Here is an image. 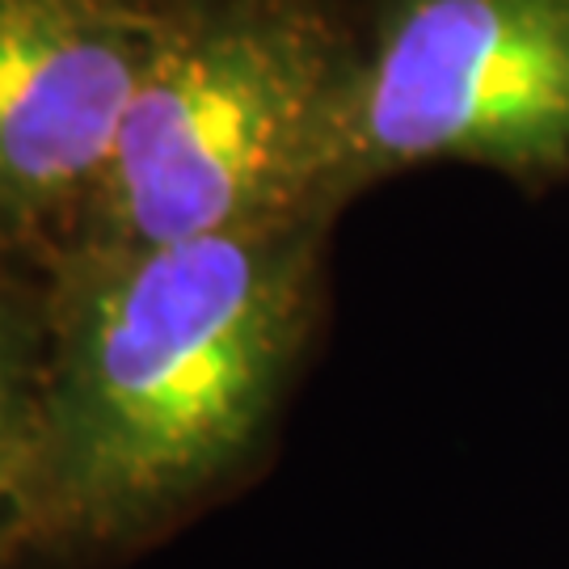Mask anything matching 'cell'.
Wrapping results in <instances>:
<instances>
[{
  "instance_id": "obj_6",
  "label": "cell",
  "mask_w": 569,
  "mask_h": 569,
  "mask_svg": "<svg viewBox=\"0 0 569 569\" xmlns=\"http://www.w3.org/2000/svg\"><path fill=\"white\" fill-rule=\"evenodd\" d=\"M0 569H13V561H9V545H4V523H0Z\"/></svg>"
},
{
  "instance_id": "obj_4",
  "label": "cell",
  "mask_w": 569,
  "mask_h": 569,
  "mask_svg": "<svg viewBox=\"0 0 569 569\" xmlns=\"http://www.w3.org/2000/svg\"><path fill=\"white\" fill-rule=\"evenodd\" d=\"M178 0H0V262L77 249Z\"/></svg>"
},
{
  "instance_id": "obj_5",
  "label": "cell",
  "mask_w": 569,
  "mask_h": 569,
  "mask_svg": "<svg viewBox=\"0 0 569 569\" xmlns=\"http://www.w3.org/2000/svg\"><path fill=\"white\" fill-rule=\"evenodd\" d=\"M51 350L47 279L0 262V519L30 465Z\"/></svg>"
},
{
  "instance_id": "obj_3",
  "label": "cell",
  "mask_w": 569,
  "mask_h": 569,
  "mask_svg": "<svg viewBox=\"0 0 569 569\" xmlns=\"http://www.w3.org/2000/svg\"><path fill=\"white\" fill-rule=\"evenodd\" d=\"M427 161L569 178V0H367L329 203Z\"/></svg>"
},
{
  "instance_id": "obj_1",
  "label": "cell",
  "mask_w": 569,
  "mask_h": 569,
  "mask_svg": "<svg viewBox=\"0 0 569 569\" xmlns=\"http://www.w3.org/2000/svg\"><path fill=\"white\" fill-rule=\"evenodd\" d=\"M333 220L72 253L47 274L39 430L13 569H102L249 486L329 308Z\"/></svg>"
},
{
  "instance_id": "obj_2",
  "label": "cell",
  "mask_w": 569,
  "mask_h": 569,
  "mask_svg": "<svg viewBox=\"0 0 569 569\" xmlns=\"http://www.w3.org/2000/svg\"><path fill=\"white\" fill-rule=\"evenodd\" d=\"M359 47L350 0H178L72 253L338 220L329 164Z\"/></svg>"
}]
</instances>
